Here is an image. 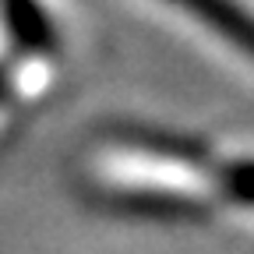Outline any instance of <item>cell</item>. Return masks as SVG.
Here are the masks:
<instances>
[{
    "label": "cell",
    "instance_id": "cell-1",
    "mask_svg": "<svg viewBox=\"0 0 254 254\" xmlns=\"http://www.w3.org/2000/svg\"><path fill=\"white\" fill-rule=\"evenodd\" d=\"M92 177V194L110 205L159 215L254 212V155H222L201 141L120 127Z\"/></svg>",
    "mask_w": 254,
    "mask_h": 254
},
{
    "label": "cell",
    "instance_id": "cell-2",
    "mask_svg": "<svg viewBox=\"0 0 254 254\" xmlns=\"http://www.w3.org/2000/svg\"><path fill=\"white\" fill-rule=\"evenodd\" d=\"M170 4L184 7L190 18L205 21L226 43H233L247 60H254V14L244 11L237 0H170Z\"/></svg>",
    "mask_w": 254,
    "mask_h": 254
}]
</instances>
